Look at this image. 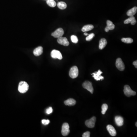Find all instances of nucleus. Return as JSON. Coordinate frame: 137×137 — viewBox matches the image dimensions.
Segmentation results:
<instances>
[{
	"label": "nucleus",
	"instance_id": "obj_1",
	"mask_svg": "<svg viewBox=\"0 0 137 137\" xmlns=\"http://www.w3.org/2000/svg\"><path fill=\"white\" fill-rule=\"evenodd\" d=\"M29 89L28 84L25 81H21L18 85V90L20 93H24L26 92Z\"/></svg>",
	"mask_w": 137,
	"mask_h": 137
},
{
	"label": "nucleus",
	"instance_id": "obj_2",
	"mask_svg": "<svg viewBox=\"0 0 137 137\" xmlns=\"http://www.w3.org/2000/svg\"><path fill=\"white\" fill-rule=\"evenodd\" d=\"M123 91L124 94L127 97H130L131 96H135L136 95V92L131 90L130 86L128 85L125 86Z\"/></svg>",
	"mask_w": 137,
	"mask_h": 137
},
{
	"label": "nucleus",
	"instance_id": "obj_3",
	"mask_svg": "<svg viewBox=\"0 0 137 137\" xmlns=\"http://www.w3.org/2000/svg\"><path fill=\"white\" fill-rule=\"evenodd\" d=\"M69 76L72 78H77L78 75V69L76 66H74L71 68L69 71Z\"/></svg>",
	"mask_w": 137,
	"mask_h": 137
},
{
	"label": "nucleus",
	"instance_id": "obj_4",
	"mask_svg": "<svg viewBox=\"0 0 137 137\" xmlns=\"http://www.w3.org/2000/svg\"><path fill=\"white\" fill-rule=\"evenodd\" d=\"M70 133L69 126L67 123H64L62 127L61 133L63 136H67Z\"/></svg>",
	"mask_w": 137,
	"mask_h": 137
},
{
	"label": "nucleus",
	"instance_id": "obj_5",
	"mask_svg": "<svg viewBox=\"0 0 137 137\" xmlns=\"http://www.w3.org/2000/svg\"><path fill=\"white\" fill-rule=\"evenodd\" d=\"M83 88L90 91L91 94L93 93V87L92 84L90 81H85L83 84Z\"/></svg>",
	"mask_w": 137,
	"mask_h": 137
},
{
	"label": "nucleus",
	"instance_id": "obj_6",
	"mask_svg": "<svg viewBox=\"0 0 137 137\" xmlns=\"http://www.w3.org/2000/svg\"><path fill=\"white\" fill-rule=\"evenodd\" d=\"M64 34V31L61 28H59L52 34V36L55 38H60Z\"/></svg>",
	"mask_w": 137,
	"mask_h": 137
},
{
	"label": "nucleus",
	"instance_id": "obj_7",
	"mask_svg": "<svg viewBox=\"0 0 137 137\" xmlns=\"http://www.w3.org/2000/svg\"><path fill=\"white\" fill-rule=\"evenodd\" d=\"M116 66L117 69L120 71H123L125 69V65L120 58H118L117 59Z\"/></svg>",
	"mask_w": 137,
	"mask_h": 137
},
{
	"label": "nucleus",
	"instance_id": "obj_8",
	"mask_svg": "<svg viewBox=\"0 0 137 137\" xmlns=\"http://www.w3.org/2000/svg\"><path fill=\"white\" fill-rule=\"evenodd\" d=\"M96 121V118L93 117L89 120H87L85 122L86 126L89 128H93L95 127V123Z\"/></svg>",
	"mask_w": 137,
	"mask_h": 137
},
{
	"label": "nucleus",
	"instance_id": "obj_9",
	"mask_svg": "<svg viewBox=\"0 0 137 137\" xmlns=\"http://www.w3.org/2000/svg\"><path fill=\"white\" fill-rule=\"evenodd\" d=\"M51 56L52 58L54 59L57 58L59 60H61L62 58V55L61 52L58 50H53L52 51L51 53Z\"/></svg>",
	"mask_w": 137,
	"mask_h": 137
},
{
	"label": "nucleus",
	"instance_id": "obj_10",
	"mask_svg": "<svg viewBox=\"0 0 137 137\" xmlns=\"http://www.w3.org/2000/svg\"><path fill=\"white\" fill-rule=\"evenodd\" d=\"M102 73V72L100 70H98V71L95 72L92 74V75H93V77H94L95 80L99 81L100 80H103L104 79V77L101 76V74Z\"/></svg>",
	"mask_w": 137,
	"mask_h": 137
},
{
	"label": "nucleus",
	"instance_id": "obj_11",
	"mask_svg": "<svg viewBox=\"0 0 137 137\" xmlns=\"http://www.w3.org/2000/svg\"><path fill=\"white\" fill-rule=\"evenodd\" d=\"M57 42L59 44L64 46H68L69 45V43L67 39L64 37H60L58 39Z\"/></svg>",
	"mask_w": 137,
	"mask_h": 137
},
{
	"label": "nucleus",
	"instance_id": "obj_12",
	"mask_svg": "<svg viewBox=\"0 0 137 137\" xmlns=\"http://www.w3.org/2000/svg\"><path fill=\"white\" fill-rule=\"evenodd\" d=\"M107 129L112 136H114L116 135V131L115 130V128L111 125H108L107 126Z\"/></svg>",
	"mask_w": 137,
	"mask_h": 137
},
{
	"label": "nucleus",
	"instance_id": "obj_13",
	"mask_svg": "<svg viewBox=\"0 0 137 137\" xmlns=\"http://www.w3.org/2000/svg\"><path fill=\"white\" fill-rule=\"evenodd\" d=\"M124 23L125 24L131 23V25H134L136 24V21L135 17L132 16V17H130L129 18H128L126 20L124 21Z\"/></svg>",
	"mask_w": 137,
	"mask_h": 137
},
{
	"label": "nucleus",
	"instance_id": "obj_14",
	"mask_svg": "<svg viewBox=\"0 0 137 137\" xmlns=\"http://www.w3.org/2000/svg\"><path fill=\"white\" fill-rule=\"evenodd\" d=\"M115 121L118 126H121L123 125L124 120L120 116H117L115 117Z\"/></svg>",
	"mask_w": 137,
	"mask_h": 137
},
{
	"label": "nucleus",
	"instance_id": "obj_15",
	"mask_svg": "<svg viewBox=\"0 0 137 137\" xmlns=\"http://www.w3.org/2000/svg\"><path fill=\"white\" fill-rule=\"evenodd\" d=\"M43 52L42 47H39L34 49L33 51L34 55L36 57L40 56L42 55Z\"/></svg>",
	"mask_w": 137,
	"mask_h": 137
},
{
	"label": "nucleus",
	"instance_id": "obj_16",
	"mask_svg": "<svg viewBox=\"0 0 137 137\" xmlns=\"http://www.w3.org/2000/svg\"><path fill=\"white\" fill-rule=\"evenodd\" d=\"M107 44V41L106 39L104 38L101 39L99 41V48L100 50L104 49Z\"/></svg>",
	"mask_w": 137,
	"mask_h": 137
},
{
	"label": "nucleus",
	"instance_id": "obj_17",
	"mask_svg": "<svg viewBox=\"0 0 137 137\" xmlns=\"http://www.w3.org/2000/svg\"><path fill=\"white\" fill-rule=\"evenodd\" d=\"M64 102V104L66 106H73L76 104V101L74 99L70 98L65 100Z\"/></svg>",
	"mask_w": 137,
	"mask_h": 137
},
{
	"label": "nucleus",
	"instance_id": "obj_18",
	"mask_svg": "<svg viewBox=\"0 0 137 137\" xmlns=\"http://www.w3.org/2000/svg\"><path fill=\"white\" fill-rule=\"evenodd\" d=\"M137 7H135L129 10L127 12V15L129 17H132L134 16L136 14V13L137 12Z\"/></svg>",
	"mask_w": 137,
	"mask_h": 137
},
{
	"label": "nucleus",
	"instance_id": "obj_19",
	"mask_svg": "<svg viewBox=\"0 0 137 137\" xmlns=\"http://www.w3.org/2000/svg\"><path fill=\"white\" fill-rule=\"evenodd\" d=\"M94 28V26L92 24H88L85 25L82 27L81 31L83 32H86V31H91Z\"/></svg>",
	"mask_w": 137,
	"mask_h": 137
},
{
	"label": "nucleus",
	"instance_id": "obj_20",
	"mask_svg": "<svg viewBox=\"0 0 137 137\" xmlns=\"http://www.w3.org/2000/svg\"><path fill=\"white\" fill-rule=\"evenodd\" d=\"M58 7L61 10H64L67 8V4L64 2H60L57 4Z\"/></svg>",
	"mask_w": 137,
	"mask_h": 137
},
{
	"label": "nucleus",
	"instance_id": "obj_21",
	"mask_svg": "<svg viewBox=\"0 0 137 137\" xmlns=\"http://www.w3.org/2000/svg\"><path fill=\"white\" fill-rule=\"evenodd\" d=\"M47 3L48 6L51 7H55L57 5V3L54 0H47Z\"/></svg>",
	"mask_w": 137,
	"mask_h": 137
},
{
	"label": "nucleus",
	"instance_id": "obj_22",
	"mask_svg": "<svg viewBox=\"0 0 137 137\" xmlns=\"http://www.w3.org/2000/svg\"><path fill=\"white\" fill-rule=\"evenodd\" d=\"M121 40L123 42L126 43H131L133 42V39L131 38H123L121 39Z\"/></svg>",
	"mask_w": 137,
	"mask_h": 137
},
{
	"label": "nucleus",
	"instance_id": "obj_23",
	"mask_svg": "<svg viewBox=\"0 0 137 137\" xmlns=\"http://www.w3.org/2000/svg\"><path fill=\"white\" fill-rule=\"evenodd\" d=\"M102 111L101 113L102 114L104 115L106 114V112L107 111L108 108V105L107 104H104L102 106Z\"/></svg>",
	"mask_w": 137,
	"mask_h": 137
},
{
	"label": "nucleus",
	"instance_id": "obj_24",
	"mask_svg": "<svg viewBox=\"0 0 137 137\" xmlns=\"http://www.w3.org/2000/svg\"><path fill=\"white\" fill-rule=\"evenodd\" d=\"M115 27V25L114 24L111 26H106L105 28V31L106 32H108L110 30H112L114 29Z\"/></svg>",
	"mask_w": 137,
	"mask_h": 137
},
{
	"label": "nucleus",
	"instance_id": "obj_25",
	"mask_svg": "<svg viewBox=\"0 0 137 137\" xmlns=\"http://www.w3.org/2000/svg\"><path fill=\"white\" fill-rule=\"evenodd\" d=\"M71 40L72 42L74 43H77L78 42V39L77 38V37L75 35H72L71 36Z\"/></svg>",
	"mask_w": 137,
	"mask_h": 137
},
{
	"label": "nucleus",
	"instance_id": "obj_26",
	"mask_svg": "<svg viewBox=\"0 0 137 137\" xmlns=\"http://www.w3.org/2000/svg\"><path fill=\"white\" fill-rule=\"evenodd\" d=\"M95 36V35L94 34H89L88 36L86 37V41H90Z\"/></svg>",
	"mask_w": 137,
	"mask_h": 137
},
{
	"label": "nucleus",
	"instance_id": "obj_27",
	"mask_svg": "<svg viewBox=\"0 0 137 137\" xmlns=\"http://www.w3.org/2000/svg\"><path fill=\"white\" fill-rule=\"evenodd\" d=\"M42 123L45 125H48L50 123V121L48 120H42Z\"/></svg>",
	"mask_w": 137,
	"mask_h": 137
},
{
	"label": "nucleus",
	"instance_id": "obj_28",
	"mask_svg": "<svg viewBox=\"0 0 137 137\" xmlns=\"http://www.w3.org/2000/svg\"><path fill=\"white\" fill-rule=\"evenodd\" d=\"M90 133L89 131H87V132H85L82 135V137H90Z\"/></svg>",
	"mask_w": 137,
	"mask_h": 137
},
{
	"label": "nucleus",
	"instance_id": "obj_29",
	"mask_svg": "<svg viewBox=\"0 0 137 137\" xmlns=\"http://www.w3.org/2000/svg\"><path fill=\"white\" fill-rule=\"evenodd\" d=\"M53 112V109L52 107H50L46 110V113L48 114H50Z\"/></svg>",
	"mask_w": 137,
	"mask_h": 137
},
{
	"label": "nucleus",
	"instance_id": "obj_30",
	"mask_svg": "<svg viewBox=\"0 0 137 137\" xmlns=\"http://www.w3.org/2000/svg\"><path fill=\"white\" fill-rule=\"evenodd\" d=\"M113 24V22L111 21L108 20L107 21V26H109L112 25Z\"/></svg>",
	"mask_w": 137,
	"mask_h": 137
},
{
	"label": "nucleus",
	"instance_id": "obj_31",
	"mask_svg": "<svg viewBox=\"0 0 137 137\" xmlns=\"http://www.w3.org/2000/svg\"><path fill=\"white\" fill-rule=\"evenodd\" d=\"M133 64L135 66V67L136 68H137V61H135L134 62H133Z\"/></svg>",
	"mask_w": 137,
	"mask_h": 137
},
{
	"label": "nucleus",
	"instance_id": "obj_32",
	"mask_svg": "<svg viewBox=\"0 0 137 137\" xmlns=\"http://www.w3.org/2000/svg\"><path fill=\"white\" fill-rule=\"evenodd\" d=\"M84 35H85V36H87L88 35V34L87 33H84Z\"/></svg>",
	"mask_w": 137,
	"mask_h": 137
},
{
	"label": "nucleus",
	"instance_id": "obj_33",
	"mask_svg": "<svg viewBox=\"0 0 137 137\" xmlns=\"http://www.w3.org/2000/svg\"><path fill=\"white\" fill-rule=\"evenodd\" d=\"M135 125H136V127H137V122H136V123Z\"/></svg>",
	"mask_w": 137,
	"mask_h": 137
}]
</instances>
